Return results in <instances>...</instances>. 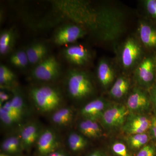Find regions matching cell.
<instances>
[{"instance_id": "cell-21", "label": "cell", "mask_w": 156, "mask_h": 156, "mask_svg": "<svg viewBox=\"0 0 156 156\" xmlns=\"http://www.w3.org/2000/svg\"><path fill=\"white\" fill-rule=\"evenodd\" d=\"M15 41L16 35L12 29L1 32L0 34L1 55H6L10 53L14 48Z\"/></svg>"}, {"instance_id": "cell-10", "label": "cell", "mask_w": 156, "mask_h": 156, "mask_svg": "<svg viewBox=\"0 0 156 156\" xmlns=\"http://www.w3.org/2000/svg\"><path fill=\"white\" fill-rule=\"evenodd\" d=\"M129 114L127 107L116 105L106 109L101 118L105 126L109 128H117L124 125Z\"/></svg>"}, {"instance_id": "cell-22", "label": "cell", "mask_w": 156, "mask_h": 156, "mask_svg": "<svg viewBox=\"0 0 156 156\" xmlns=\"http://www.w3.org/2000/svg\"><path fill=\"white\" fill-rule=\"evenodd\" d=\"M152 141V138L149 132L131 135L128 136L127 139L128 145L133 149L143 147Z\"/></svg>"}, {"instance_id": "cell-18", "label": "cell", "mask_w": 156, "mask_h": 156, "mask_svg": "<svg viewBox=\"0 0 156 156\" xmlns=\"http://www.w3.org/2000/svg\"><path fill=\"white\" fill-rule=\"evenodd\" d=\"M79 129L82 134L89 138H98L101 135V128L95 120L85 119L80 122Z\"/></svg>"}, {"instance_id": "cell-32", "label": "cell", "mask_w": 156, "mask_h": 156, "mask_svg": "<svg viewBox=\"0 0 156 156\" xmlns=\"http://www.w3.org/2000/svg\"><path fill=\"white\" fill-rule=\"evenodd\" d=\"M154 111L156 112V81L150 89L148 90Z\"/></svg>"}, {"instance_id": "cell-5", "label": "cell", "mask_w": 156, "mask_h": 156, "mask_svg": "<svg viewBox=\"0 0 156 156\" xmlns=\"http://www.w3.org/2000/svg\"><path fill=\"white\" fill-rule=\"evenodd\" d=\"M60 65L54 56H48L32 71V76L37 80L50 82L55 80L60 74Z\"/></svg>"}, {"instance_id": "cell-25", "label": "cell", "mask_w": 156, "mask_h": 156, "mask_svg": "<svg viewBox=\"0 0 156 156\" xmlns=\"http://www.w3.org/2000/svg\"><path fill=\"white\" fill-rule=\"evenodd\" d=\"M15 74L9 68L4 65L0 66V84L1 87L9 86L15 80Z\"/></svg>"}, {"instance_id": "cell-4", "label": "cell", "mask_w": 156, "mask_h": 156, "mask_svg": "<svg viewBox=\"0 0 156 156\" xmlns=\"http://www.w3.org/2000/svg\"><path fill=\"white\" fill-rule=\"evenodd\" d=\"M134 78L140 88L148 90L156 81V53L145 54L134 71Z\"/></svg>"}, {"instance_id": "cell-8", "label": "cell", "mask_w": 156, "mask_h": 156, "mask_svg": "<svg viewBox=\"0 0 156 156\" xmlns=\"http://www.w3.org/2000/svg\"><path fill=\"white\" fill-rule=\"evenodd\" d=\"M152 113L151 115L129 114L123 126V131L130 135L149 132Z\"/></svg>"}, {"instance_id": "cell-34", "label": "cell", "mask_w": 156, "mask_h": 156, "mask_svg": "<svg viewBox=\"0 0 156 156\" xmlns=\"http://www.w3.org/2000/svg\"><path fill=\"white\" fill-rule=\"evenodd\" d=\"M89 156H105L100 151H96L90 154Z\"/></svg>"}, {"instance_id": "cell-17", "label": "cell", "mask_w": 156, "mask_h": 156, "mask_svg": "<svg viewBox=\"0 0 156 156\" xmlns=\"http://www.w3.org/2000/svg\"><path fill=\"white\" fill-rule=\"evenodd\" d=\"M131 83L129 78L125 76L119 77L113 84L109 91L112 97L121 99L127 95L130 89Z\"/></svg>"}, {"instance_id": "cell-1", "label": "cell", "mask_w": 156, "mask_h": 156, "mask_svg": "<svg viewBox=\"0 0 156 156\" xmlns=\"http://www.w3.org/2000/svg\"><path fill=\"white\" fill-rule=\"evenodd\" d=\"M144 48L136 36L128 37L118 50V62L126 71H134L145 55Z\"/></svg>"}, {"instance_id": "cell-28", "label": "cell", "mask_w": 156, "mask_h": 156, "mask_svg": "<svg viewBox=\"0 0 156 156\" xmlns=\"http://www.w3.org/2000/svg\"><path fill=\"white\" fill-rule=\"evenodd\" d=\"M0 119L3 124L6 126H12L20 120L18 117L11 114L2 107H0Z\"/></svg>"}, {"instance_id": "cell-13", "label": "cell", "mask_w": 156, "mask_h": 156, "mask_svg": "<svg viewBox=\"0 0 156 156\" xmlns=\"http://www.w3.org/2000/svg\"><path fill=\"white\" fill-rule=\"evenodd\" d=\"M41 132L40 126L37 123H29L23 126L19 135L23 148L30 149L35 144H36Z\"/></svg>"}, {"instance_id": "cell-12", "label": "cell", "mask_w": 156, "mask_h": 156, "mask_svg": "<svg viewBox=\"0 0 156 156\" xmlns=\"http://www.w3.org/2000/svg\"><path fill=\"white\" fill-rule=\"evenodd\" d=\"M64 55L68 61L76 66H83L87 64L91 58L89 50L80 45H72L66 48Z\"/></svg>"}, {"instance_id": "cell-15", "label": "cell", "mask_w": 156, "mask_h": 156, "mask_svg": "<svg viewBox=\"0 0 156 156\" xmlns=\"http://www.w3.org/2000/svg\"><path fill=\"white\" fill-rule=\"evenodd\" d=\"M106 101L101 98H97L87 103L82 108L81 114L85 119L96 120L101 117L106 110Z\"/></svg>"}, {"instance_id": "cell-16", "label": "cell", "mask_w": 156, "mask_h": 156, "mask_svg": "<svg viewBox=\"0 0 156 156\" xmlns=\"http://www.w3.org/2000/svg\"><path fill=\"white\" fill-rule=\"evenodd\" d=\"M48 48L41 42H36L30 45L25 50L29 64H38L48 56Z\"/></svg>"}, {"instance_id": "cell-2", "label": "cell", "mask_w": 156, "mask_h": 156, "mask_svg": "<svg viewBox=\"0 0 156 156\" xmlns=\"http://www.w3.org/2000/svg\"><path fill=\"white\" fill-rule=\"evenodd\" d=\"M30 95L37 108L44 113L55 111L62 101L59 91L50 86L34 87L31 89Z\"/></svg>"}, {"instance_id": "cell-14", "label": "cell", "mask_w": 156, "mask_h": 156, "mask_svg": "<svg viewBox=\"0 0 156 156\" xmlns=\"http://www.w3.org/2000/svg\"><path fill=\"white\" fill-rule=\"evenodd\" d=\"M97 76L101 85L104 88H108L112 83L115 78V71L113 66L108 59L102 58L98 62Z\"/></svg>"}, {"instance_id": "cell-11", "label": "cell", "mask_w": 156, "mask_h": 156, "mask_svg": "<svg viewBox=\"0 0 156 156\" xmlns=\"http://www.w3.org/2000/svg\"><path fill=\"white\" fill-rule=\"evenodd\" d=\"M36 144L39 154L42 156H47L56 151L59 143L56 133L48 128L42 131Z\"/></svg>"}, {"instance_id": "cell-35", "label": "cell", "mask_w": 156, "mask_h": 156, "mask_svg": "<svg viewBox=\"0 0 156 156\" xmlns=\"http://www.w3.org/2000/svg\"><path fill=\"white\" fill-rule=\"evenodd\" d=\"M61 151H56L51 153L47 156H59L61 154Z\"/></svg>"}, {"instance_id": "cell-30", "label": "cell", "mask_w": 156, "mask_h": 156, "mask_svg": "<svg viewBox=\"0 0 156 156\" xmlns=\"http://www.w3.org/2000/svg\"><path fill=\"white\" fill-rule=\"evenodd\" d=\"M112 150L118 156H131L127 147L122 142H116L112 146Z\"/></svg>"}, {"instance_id": "cell-26", "label": "cell", "mask_w": 156, "mask_h": 156, "mask_svg": "<svg viewBox=\"0 0 156 156\" xmlns=\"http://www.w3.org/2000/svg\"><path fill=\"white\" fill-rule=\"evenodd\" d=\"M10 101L11 106L15 111L22 117L25 111V104L22 96L15 92Z\"/></svg>"}, {"instance_id": "cell-20", "label": "cell", "mask_w": 156, "mask_h": 156, "mask_svg": "<svg viewBox=\"0 0 156 156\" xmlns=\"http://www.w3.org/2000/svg\"><path fill=\"white\" fill-rule=\"evenodd\" d=\"M73 117V110L69 107L57 109L51 117L52 122L56 126L66 127L69 125Z\"/></svg>"}, {"instance_id": "cell-7", "label": "cell", "mask_w": 156, "mask_h": 156, "mask_svg": "<svg viewBox=\"0 0 156 156\" xmlns=\"http://www.w3.org/2000/svg\"><path fill=\"white\" fill-rule=\"evenodd\" d=\"M136 37L144 49L156 53V24L147 20H140Z\"/></svg>"}, {"instance_id": "cell-24", "label": "cell", "mask_w": 156, "mask_h": 156, "mask_svg": "<svg viewBox=\"0 0 156 156\" xmlns=\"http://www.w3.org/2000/svg\"><path fill=\"white\" fill-rule=\"evenodd\" d=\"M10 63L19 69H24L29 64L25 50H19L14 52L9 58Z\"/></svg>"}, {"instance_id": "cell-3", "label": "cell", "mask_w": 156, "mask_h": 156, "mask_svg": "<svg viewBox=\"0 0 156 156\" xmlns=\"http://www.w3.org/2000/svg\"><path fill=\"white\" fill-rule=\"evenodd\" d=\"M68 92L70 97L76 100H81L93 92L94 87L91 78L85 72L71 70L68 76Z\"/></svg>"}, {"instance_id": "cell-6", "label": "cell", "mask_w": 156, "mask_h": 156, "mask_svg": "<svg viewBox=\"0 0 156 156\" xmlns=\"http://www.w3.org/2000/svg\"><path fill=\"white\" fill-rule=\"evenodd\" d=\"M145 90L138 87L132 90L126 102L130 113L147 112L153 108L148 92Z\"/></svg>"}, {"instance_id": "cell-36", "label": "cell", "mask_w": 156, "mask_h": 156, "mask_svg": "<svg viewBox=\"0 0 156 156\" xmlns=\"http://www.w3.org/2000/svg\"><path fill=\"white\" fill-rule=\"evenodd\" d=\"M0 156H11V155H9L7 154L2 153L0 154Z\"/></svg>"}, {"instance_id": "cell-19", "label": "cell", "mask_w": 156, "mask_h": 156, "mask_svg": "<svg viewBox=\"0 0 156 156\" xmlns=\"http://www.w3.org/2000/svg\"><path fill=\"white\" fill-rule=\"evenodd\" d=\"M23 149L19 135L8 136L3 140L1 144V149L3 152L9 155L18 154Z\"/></svg>"}, {"instance_id": "cell-23", "label": "cell", "mask_w": 156, "mask_h": 156, "mask_svg": "<svg viewBox=\"0 0 156 156\" xmlns=\"http://www.w3.org/2000/svg\"><path fill=\"white\" fill-rule=\"evenodd\" d=\"M67 142L69 148L73 152L83 150L87 145V141L86 138L75 132H72L69 134Z\"/></svg>"}, {"instance_id": "cell-29", "label": "cell", "mask_w": 156, "mask_h": 156, "mask_svg": "<svg viewBox=\"0 0 156 156\" xmlns=\"http://www.w3.org/2000/svg\"><path fill=\"white\" fill-rule=\"evenodd\" d=\"M136 156H156V143L153 141L144 146Z\"/></svg>"}, {"instance_id": "cell-9", "label": "cell", "mask_w": 156, "mask_h": 156, "mask_svg": "<svg viewBox=\"0 0 156 156\" xmlns=\"http://www.w3.org/2000/svg\"><path fill=\"white\" fill-rule=\"evenodd\" d=\"M87 32L83 27L68 24L58 29L54 36V41L58 45H64L76 41L83 37Z\"/></svg>"}, {"instance_id": "cell-31", "label": "cell", "mask_w": 156, "mask_h": 156, "mask_svg": "<svg viewBox=\"0 0 156 156\" xmlns=\"http://www.w3.org/2000/svg\"><path fill=\"white\" fill-rule=\"evenodd\" d=\"M153 141L156 143V112L153 110L151 117V124L149 131Z\"/></svg>"}, {"instance_id": "cell-33", "label": "cell", "mask_w": 156, "mask_h": 156, "mask_svg": "<svg viewBox=\"0 0 156 156\" xmlns=\"http://www.w3.org/2000/svg\"><path fill=\"white\" fill-rule=\"evenodd\" d=\"M10 96L7 92L5 91L0 92V106H2L4 104L10 101Z\"/></svg>"}, {"instance_id": "cell-27", "label": "cell", "mask_w": 156, "mask_h": 156, "mask_svg": "<svg viewBox=\"0 0 156 156\" xmlns=\"http://www.w3.org/2000/svg\"><path fill=\"white\" fill-rule=\"evenodd\" d=\"M143 4L151 21L156 24V0H144Z\"/></svg>"}]
</instances>
